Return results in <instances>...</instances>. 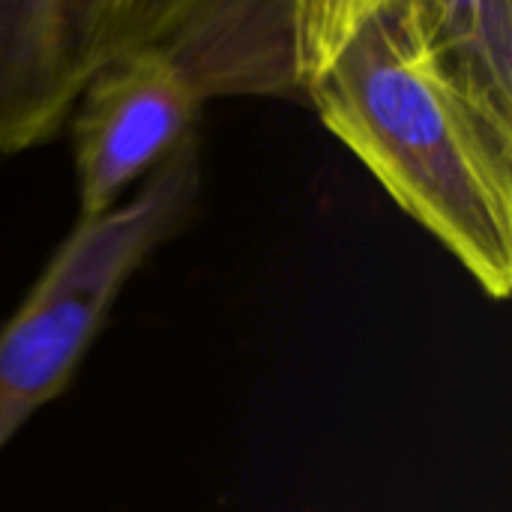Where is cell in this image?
Instances as JSON below:
<instances>
[{
    "mask_svg": "<svg viewBox=\"0 0 512 512\" xmlns=\"http://www.w3.org/2000/svg\"><path fill=\"white\" fill-rule=\"evenodd\" d=\"M291 30L300 99L321 69L336 57L351 30L393 0H279Z\"/></svg>",
    "mask_w": 512,
    "mask_h": 512,
    "instance_id": "7",
    "label": "cell"
},
{
    "mask_svg": "<svg viewBox=\"0 0 512 512\" xmlns=\"http://www.w3.org/2000/svg\"><path fill=\"white\" fill-rule=\"evenodd\" d=\"M420 54L512 126V0H393Z\"/></svg>",
    "mask_w": 512,
    "mask_h": 512,
    "instance_id": "6",
    "label": "cell"
},
{
    "mask_svg": "<svg viewBox=\"0 0 512 512\" xmlns=\"http://www.w3.org/2000/svg\"><path fill=\"white\" fill-rule=\"evenodd\" d=\"M138 45L174 51L207 99H300L288 18L279 0H150Z\"/></svg>",
    "mask_w": 512,
    "mask_h": 512,
    "instance_id": "5",
    "label": "cell"
},
{
    "mask_svg": "<svg viewBox=\"0 0 512 512\" xmlns=\"http://www.w3.org/2000/svg\"><path fill=\"white\" fill-rule=\"evenodd\" d=\"M150 0H0V156L45 144L84 84L135 48Z\"/></svg>",
    "mask_w": 512,
    "mask_h": 512,
    "instance_id": "4",
    "label": "cell"
},
{
    "mask_svg": "<svg viewBox=\"0 0 512 512\" xmlns=\"http://www.w3.org/2000/svg\"><path fill=\"white\" fill-rule=\"evenodd\" d=\"M207 93L162 45L114 54L72 108L78 216H99L135 192L171 153L198 135Z\"/></svg>",
    "mask_w": 512,
    "mask_h": 512,
    "instance_id": "3",
    "label": "cell"
},
{
    "mask_svg": "<svg viewBox=\"0 0 512 512\" xmlns=\"http://www.w3.org/2000/svg\"><path fill=\"white\" fill-rule=\"evenodd\" d=\"M303 102L492 300L512 291V126L414 45L393 6L360 21Z\"/></svg>",
    "mask_w": 512,
    "mask_h": 512,
    "instance_id": "1",
    "label": "cell"
},
{
    "mask_svg": "<svg viewBox=\"0 0 512 512\" xmlns=\"http://www.w3.org/2000/svg\"><path fill=\"white\" fill-rule=\"evenodd\" d=\"M201 195V138H189L135 192L72 225L0 321V453L66 393L129 279L177 237Z\"/></svg>",
    "mask_w": 512,
    "mask_h": 512,
    "instance_id": "2",
    "label": "cell"
}]
</instances>
